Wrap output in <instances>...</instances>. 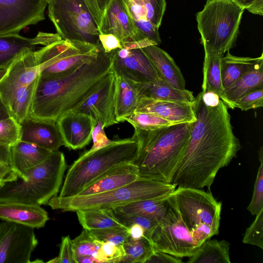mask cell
<instances>
[{"label": "cell", "instance_id": "6da1fadb", "mask_svg": "<svg viewBox=\"0 0 263 263\" xmlns=\"http://www.w3.org/2000/svg\"><path fill=\"white\" fill-rule=\"evenodd\" d=\"M193 107L196 119L172 183L201 189L210 187L219 170L229 165L241 145L222 100L216 105H208L200 92L195 97Z\"/></svg>", "mask_w": 263, "mask_h": 263}, {"label": "cell", "instance_id": "7a4b0ae2", "mask_svg": "<svg viewBox=\"0 0 263 263\" xmlns=\"http://www.w3.org/2000/svg\"><path fill=\"white\" fill-rule=\"evenodd\" d=\"M111 52L100 43L97 56L66 76H39L29 117L57 122L64 114L81 105L112 72Z\"/></svg>", "mask_w": 263, "mask_h": 263}, {"label": "cell", "instance_id": "3957f363", "mask_svg": "<svg viewBox=\"0 0 263 263\" xmlns=\"http://www.w3.org/2000/svg\"><path fill=\"white\" fill-rule=\"evenodd\" d=\"M192 125L173 124L153 130L134 128L132 138L138 145L134 164L139 177L172 183L187 145Z\"/></svg>", "mask_w": 263, "mask_h": 263}, {"label": "cell", "instance_id": "277c9868", "mask_svg": "<svg viewBox=\"0 0 263 263\" xmlns=\"http://www.w3.org/2000/svg\"><path fill=\"white\" fill-rule=\"evenodd\" d=\"M66 163L63 153L52 152L42 163L26 171L23 179L16 175L0 189V203L48 204L62 184Z\"/></svg>", "mask_w": 263, "mask_h": 263}, {"label": "cell", "instance_id": "5b68a950", "mask_svg": "<svg viewBox=\"0 0 263 263\" xmlns=\"http://www.w3.org/2000/svg\"><path fill=\"white\" fill-rule=\"evenodd\" d=\"M138 149L132 138L114 140L92 152L86 151L69 167L59 195L61 198L77 195L82 190L112 169L134 163Z\"/></svg>", "mask_w": 263, "mask_h": 263}, {"label": "cell", "instance_id": "8992f818", "mask_svg": "<svg viewBox=\"0 0 263 263\" xmlns=\"http://www.w3.org/2000/svg\"><path fill=\"white\" fill-rule=\"evenodd\" d=\"M173 183L140 177L135 181L110 191L87 195L61 198L52 197L48 204L53 210L76 212L85 209L112 210L131 202L164 198L176 189Z\"/></svg>", "mask_w": 263, "mask_h": 263}, {"label": "cell", "instance_id": "52a82bcc", "mask_svg": "<svg viewBox=\"0 0 263 263\" xmlns=\"http://www.w3.org/2000/svg\"><path fill=\"white\" fill-rule=\"evenodd\" d=\"M243 11L233 0H207L196 15L203 48L223 55L232 48Z\"/></svg>", "mask_w": 263, "mask_h": 263}, {"label": "cell", "instance_id": "ba28073f", "mask_svg": "<svg viewBox=\"0 0 263 263\" xmlns=\"http://www.w3.org/2000/svg\"><path fill=\"white\" fill-rule=\"evenodd\" d=\"M48 16L62 39L98 45V26L85 0H49Z\"/></svg>", "mask_w": 263, "mask_h": 263}, {"label": "cell", "instance_id": "9c48e42d", "mask_svg": "<svg viewBox=\"0 0 263 263\" xmlns=\"http://www.w3.org/2000/svg\"><path fill=\"white\" fill-rule=\"evenodd\" d=\"M98 45L62 39L34 51L40 76H66L98 55Z\"/></svg>", "mask_w": 263, "mask_h": 263}, {"label": "cell", "instance_id": "30bf717a", "mask_svg": "<svg viewBox=\"0 0 263 263\" xmlns=\"http://www.w3.org/2000/svg\"><path fill=\"white\" fill-rule=\"evenodd\" d=\"M168 199L190 232L197 226L205 224L218 234L222 202L217 201L211 192L178 186Z\"/></svg>", "mask_w": 263, "mask_h": 263}, {"label": "cell", "instance_id": "8fae6325", "mask_svg": "<svg viewBox=\"0 0 263 263\" xmlns=\"http://www.w3.org/2000/svg\"><path fill=\"white\" fill-rule=\"evenodd\" d=\"M168 199V197H167ZM165 215L153 231L149 241L155 252L165 253L179 258L189 257L200 247L192 238L175 208L169 201Z\"/></svg>", "mask_w": 263, "mask_h": 263}, {"label": "cell", "instance_id": "7c38bea8", "mask_svg": "<svg viewBox=\"0 0 263 263\" xmlns=\"http://www.w3.org/2000/svg\"><path fill=\"white\" fill-rule=\"evenodd\" d=\"M33 228L12 222L0 223V263H29L38 240Z\"/></svg>", "mask_w": 263, "mask_h": 263}, {"label": "cell", "instance_id": "4fadbf2b", "mask_svg": "<svg viewBox=\"0 0 263 263\" xmlns=\"http://www.w3.org/2000/svg\"><path fill=\"white\" fill-rule=\"evenodd\" d=\"M45 0H0V35L18 34L45 19Z\"/></svg>", "mask_w": 263, "mask_h": 263}, {"label": "cell", "instance_id": "5bb4252c", "mask_svg": "<svg viewBox=\"0 0 263 263\" xmlns=\"http://www.w3.org/2000/svg\"><path fill=\"white\" fill-rule=\"evenodd\" d=\"M111 69L116 76L134 82L158 81L160 79L142 48L122 47L111 52Z\"/></svg>", "mask_w": 263, "mask_h": 263}, {"label": "cell", "instance_id": "9a60e30c", "mask_svg": "<svg viewBox=\"0 0 263 263\" xmlns=\"http://www.w3.org/2000/svg\"><path fill=\"white\" fill-rule=\"evenodd\" d=\"M114 72L85 101L71 111L91 116L103 128L118 123L116 116Z\"/></svg>", "mask_w": 263, "mask_h": 263}, {"label": "cell", "instance_id": "2e32d148", "mask_svg": "<svg viewBox=\"0 0 263 263\" xmlns=\"http://www.w3.org/2000/svg\"><path fill=\"white\" fill-rule=\"evenodd\" d=\"M100 34H112L122 43L146 37L136 27L125 0H110L101 18Z\"/></svg>", "mask_w": 263, "mask_h": 263}, {"label": "cell", "instance_id": "e0dca14e", "mask_svg": "<svg viewBox=\"0 0 263 263\" xmlns=\"http://www.w3.org/2000/svg\"><path fill=\"white\" fill-rule=\"evenodd\" d=\"M40 75L34 51H25L8 68L0 81V95L4 103L16 91L35 81Z\"/></svg>", "mask_w": 263, "mask_h": 263}, {"label": "cell", "instance_id": "ac0fdd59", "mask_svg": "<svg viewBox=\"0 0 263 263\" xmlns=\"http://www.w3.org/2000/svg\"><path fill=\"white\" fill-rule=\"evenodd\" d=\"M64 145L71 149H81L88 145L97 122L86 114L69 111L56 122Z\"/></svg>", "mask_w": 263, "mask_h": 263}, {"label": "cell", "instance_id": "d6986e66", "mask_svg": "<svg viewBox=\"0 0 263 263\" xmlns=\"http://www.w3.org/2000/svg\"><path fill=\"white\" fill-rule=\"evenodd\" d=\"M62 39L57 33L43 32L33 38L19 34L0 35V69L8 68L25 51L34 50L37 45L47 46Z\"/></svg>", "mask_w": 263, "mask_h": 263}, {"label": "cell", "instance_id": "ffe728a7", "mask_svg": "<svg viewBox=\"0 0 263 263\" xmlns=\"http://www.w3.org/2000/svg\"><path fill=\"white\" fill-rule=\"evenodd\" d=\"M20 124V140L54 152L64 145L56 122L27 117Z\"/></svg>", "mask_w": 263, "mask_h": 263}, {"label": "cell", "instance_id": "44dd1931", "mask_svg": "<svg viewBox=\"0 0 263 263\" xmlns=\"http://www.w3.org/2000/svg\"><path fill=\"white\" fill-rule=\"evenodd\" d=\"M135 111L157 115L173 124L193 122L195 117L193 104L139 97Z\"/></svg>", "mask_w": 263, "mask_h": 263}, {"label": "cell", "instance_id": "7402d4cb", "mask_svg": "<svg viewBox=\"0 0 263 263\" xmlns=\"http://www.w3.org/2000/svg\"><path fill=\"white\" fill-rule=\"evenodd\" d=\"M139 178L138 167L135 164H124L89 184L77 195L87 196L107 192L133 182Z\"/></svg>", "mask_w": 263, "mask_h": 263}, {"label": "cell", "instance_id": "603a6c76", "mask_svg": "<svg viewBox=\"0 0 263 263\" xmlns=\"http://www.w3.org/2000/svg\"><path fill=\"white\" fill-rule=\"evenodd\" d=\"M0 219L33 229L44 227L49 220L47 212L40 205L22 203H0Z\"/></svg>", "mask_w": 263, "mask_h": 263}, {"label": "cell", "instance_id": "cb8c5ba5", "mask_svg": "<svg viewBox=\"0 0 263 263\" xmlns=\"http://www.w3.org/2000/svg\"><path fill=\"white\" fill-rule=\"evenodd\" d=\"M9 152L11 169L22 179L27 170L42 163L52 152L20 140L9 147Z\"/></svg>", "mask_w": 263, "mask_h": 263}, {"label": "cell", "instance_id": "d4e9b609", "mask_svg": "<svg viewBox=\"0 0 263 263\" xmlns=\"http://www.w3.org/2000/svg\"><path fill=\"white\" fill-rule=\"evenodd\" d=\"M263 88L262 53L256 63L246 73L228 87L224 89L220 99L227 107L231 108L232 104L248 93Z\"/></svg>", "mask_w": 263, "mask_h": 263}, {"label": "cell", "instance_id": "484cf974", "mask_svg": "<svg viewBox=\"0 0 263 263\" xmlns=\"http://www.w3.org/2000/svg\"><path fill=\"white\" fill-rule=\"evenodd\" d=\"M142 49L149 59L161 80L177 88L185 89V82L181 70L165 51L156 45Z\"/></svg>", "mask_w": 263, "mask_h": 263}, {"label": "cell", "instance_id": "4316f807", "mask_svg": "<svg viewBox=\"0 0 263 263\" xmlns=\"http://www.w3.org/2000/svg\"><path fill=\"white\" fill-rule=\"evenodd\" d=\"M133 82L139 97L190 104H193L195 101L192 91L177 88L161 79L156 81Z\"/></svg>", "mask_w": 263, "mask_h": 263}, {"label": "cell", "instance_id": "83f0119b", "mask_svg": "<svg viewBox=\"0 0 263 263\" xmlns=\"http://www.w3.org/2000/svg\"><path fill=\"white\" fill-rule=\"evenodd\" d=\"M115 112L119 123L124 122L125 118L135 112L139 96L132 81L115 74Z\"/></svg>", "mask_w": 263, "mask_h": 263}, {"label": "cell", "instance_id": "f1b7e54d", "mask_svg": "<svg viewBox=\"0 0 263 263\" xmlns=\"http://www.w3.org/2000/svg\"><path fill=\"white\" fill-rule=\"evenodd\" d=\"M167 197L135 201L116 206L112 210L117 216L140 215L159 221L169 206Z\"/></svg>", "mask_w": 263, "mask_h": 263}, {"label": "cell", "instance_id": "f546056e", "mask_svg": "<svg viewBox=\"0 0 263 263\" xmlns=\"http://www.w3.org/2000/svg\"><path fill=\"white\" fill-rule=\"evenodd\" d=\"M80 223L87 230L109 228H128L123 224L112 210L85 209L76 211Z\"/></svg>", "mask_w": 263, "mask_h": 263}, {"label": "cell", "instance_id": "4dcf8cb0", "mask_svg": "<svg viewBox=\"0 0 263 263\" xmlns=\"http://www.w3.org/2000/svg\"><path fill=\"white\" fill-rule=\"evenodd\" d=\"M259 57H241L233 55L228 51L220 61V74L223 89H225L249 71Z\"/></svg>", "mask_w": 263, "mask_h": 263}, {"label": "cell", "instance_id": "1f68e13d", "mask_svg": "<svg viewBox=\"0 0 263 263\" xmlns=\"http://www.w3.org/2000/svg\"><path fill=\"white\" fill-rule=\"evenodd\" d=\"M230 243L226 240L208 239L189 257L187 263H231Z\"/></svg>", "mask_w": 263, "mask_h": 263}, {"label": "cell", "instance_id": "d6a6232c", "mask_svg": "<svg viewBox=\"0 0 263 263\" xmlns=\"http://www.w3.org/2000/svg\"><path fill=\"white\" fill-rule=\"evenodd\" d=\"M202 93L213 92L219 98L223 89L220 74V61L223 55L204 48Z\"/></svg>", "mask_w": 263, "mask_h": 263}, {"label": "cell", "instance_id": "836d02e7", "mask_svg": "<svg viewBox=\"0 0 263 263\" xmlns=\"http://www.w3.org/2000/svg\"><path fill=\"white\" fill-rule=\"evenodd\" d=\"M37 79L14 93L6 103L11 116L19 123L29 116Z\"/></svg>", "mask_w": 263, "mask_h": 263}, {"label": "cell", "instance_id": "e575fe53", "mask_svg": "<svg viewBox=\"0 0 263 263\" xmlns=\"http://www.w3.org/2000/svg\"><path fill=\"white\" fill-rule=\"evenodd\" d=\"M123 247L125 255L121 263H145L155 252L150 241L145 237L137 240L128 237Z\"/></svg>", "mask_w": 263, "mask_h": 263}, {"label": "cell", "instance_id": "d590c367", "mask_svg": "<svg viewBox=\"0 0 263 263\" xmlns=\"http://www.w3.org/2000/svg\"><path fill=\"white\" fill-rule=\"evenodd\" d=\"M124 121L129 123L134 128L153 130L173 124L172 122L153 114L135 111L125 118Z\"/></svg>", "mask_w": 263, "mask_h": 263}, {"label": "cell", "instance_id": "8d00e7d4", "mask_svg": "<svg viewBox=\"0 0 263 263\" xmlns=\"http://www.w3.org/2000/svg\"><path fill=\"white\" fill-rule=\"evenodd\" d=\"M72 241L76 258L84 256H93L103 243L90 231L86 229H84Z\"/></svg>", "mask_w": 263, "mask_h": 263}, {"label": "cell", "instance_id": "74e56055", "mask_svg": "<svg viewBox=\"0 0 263 263\" xmlns=\"http://www.w3.org/2000/svg\"><path fill=\"white\" fill-rule=\"evenodd\" d=\"M260 166L254 183L252 199L247 210L253 215H256L263 210V151L261 146L258 152Z\"/></svg>", "mask_w": 263, "mask_h": 263}, {"label": "cell", "instance_id": "f35d334b", "mask_svg": "<svg viewBox=\"0 0 263 263\" xmlns=\"http://www.w3.org/2000/svg\"><path fill=\"white\" fill-rule=\"evenodd\" d=\"M20 139L19 123L11 116L0 120V145L9 148Z\"/></svg>", "mask_w": 263, "mask_h": 263}, {"label": "cell", "instance_id": "ab89813d", "mask_svg": "<svg viewBox=\"0 0 263 263\" xmlns=\"http://www.w3.org/2000/svg\"><path fill=\"white\" fill-rule=\"evenodd\" d=\"M125 255L123 246L103 242L93 257L100 263H121Z\"/></svg>", "mask_w": 263, "mask_h": 263}, {"label": "cell", "instance_id": "60d3db41", "mask_svg": "<svg viewBox=\"0 0 263 263\" xmlns=\"http://www.w3.org/2000/svg\"><path fill=\"white\" fill-rule=\"evenodd\" d=\"M128 228L115 227L104 229L89 230L98 240L123 246L129 237Z\"/></svg>", "mask_w": 263, "mask_h": 263}, {"label": "cell", "instance_id": "b9f144b4", "mask_svg": "<svg viewBox=\"0 0 263 263\" xmlns=\"http://www.w3.org/2000/svg\"><path fill=\"white\" fill-rule=\"evenodd\" d=\"M242 242L263 249V210L256 215V218L246 229Z\"/></svg>", "mask_w": 263, "mask_h": 263}, {"label": "cell", "instance_id": "7bdbcfd3", "mask_svg": "<svg viewBox=\"0 0 263 263\" xmlns=\"http://www.w3.org/2000/svg\"><path fill=\"white\" fill-rule=\"evenodd\" d=\"M263 106V88L248 93L234 102L231 109L238 108L241 110L255 109Z\"/></svg>", "mask_w": 263, "mask_h": 263}, {"label": "cell", "instance_id": "ee69618b", "mask_svg": "<svg viewBox=\"0 0 263 263\" xmlns=\"http://www.w3.org/2000/svg\"><path fill=\"white\" fill-rule=\"evenodd\" d=\"M117 216L121 222L127 227L134 223L142 227L145 231V237L149 240L153 231L159 222L150 217L140 215H117Z\"/></svg>", "mask_w": 263, "mask_h": 263}, {"label": "cell", "instance_id": "f6af8a7d", "mask_svg": "<svg viewBox=\"0 0 263 263\" xmlns=\"http://www.w3.org/2000/svg\"><path fill=\"white\" fill-rule=\"evenodd\" d=\"M147 12V18L158 28L160 26L165 11V0H144Z\"/></svg>", "mask_w": 263, "mask_h": 263}, {"label": "cell", "instance_id": "bcb514c9", "mask_svg": "<svg viewBox=\"0 0 263 263\" xmlns=\"http://www.w3.org/2000/svg\"><path fill=\"white\" fill-rule=\"evenodd\" d=\"M58 257L59 263H77L72 241L69 235L62 237Z\"/></svg>", "mask_w": 263, "mask_h": 263}, {"label": "cell", "instance_id": "7dc6e473", "mask_svg": "<svg viewBox=\"0 0 263 263\" xmlns=\"http://www.w3.org/2000/svg\"><path fill=\"white\" fill-rule=\"evenodd\" d=\"M93 145L88 150L92 152L109 145L114 142V140L109 139L104 132V128L100 123H97L94 126L91 135Z\"/></svg>", "mask_w": 263, "mask_h": 263}, {"label": "cell", "instance_id": "c3c4849f", "mask_svg": "<svg viewBox=\"0 0 263 263\" xmlns=\"http://www.w3.org/2000/svg\"><path fill=\"white\" fill-rule=\"evenodd\" d=\"M196 243L200 246L204 242L217 234L209 226L203 224L197 226L190 232Z\"/></svg>", "mask_w": 263, "mask_h": 263}, {"label": "cell", "instance_id": "681fc988", "mask_svg": "<svg viewBox=\"0 0 263 263\" xmlns=\"http://www.w3.org/2000/svg\"><path fill=\"white\" fill-rule=\"evenodd\" d=\"M99 39L102 48L107 53L122 48V42L112 34H100Z\"/></svg>", "mask_w": 263, "mask_h": 263}, {"label": "cell", "instance_id": "f907efd6", "mask_svg": "<svg viewBox=\"0 0 263 263\" xmlns=\"http://www.w3.org/2000/svg\"><path fill=\"white\" fill-rule=\"evenodd\" d=\"M242 9L260 15H263V0H233Z\"/></svg>", "mask_w": 263, "mask_h": 263}, {"label": "cell", "instance_id": "816d5d0a", "mask_svg": "<svg viewBox=\"0 0 263 263\" xmlns=\"http://www.w3.org/2000/svg\"><path fill=\"white\" fill-rule=\"evenodd\" d=\"M147 262L182 263L180 258L160 252H154Z\"/></svg>", "mask_w": 263, "mask_h": 263}, {"label": "cell", "instance_id": "f5cc1de1", "mask_svg": "<svg viewBox=\"0 0 263 263\" xmlns=\"http://www.w3.org/2000/svg\"><path fill=\"white\" fill-rule=\"evenodd\" d=\"M122 47L127 49L143 48L156 44L147 37L135 41H126L122 43Z\"/></svg>", "mask_w": 263, "mask_h": 263}, {"label": "cell", "instance_id": "db71d44e", "mask_svg": "<svg viewBox=\"0 0 263 263\" xmlns=\"http://www.w3.org/2000/svg\"><path fill=\"white\" fill-rule=\"evenodd\" d=\"M129 237L133 239H140L145 237L143 228L137 224H133L128 227Z\"/></svg>", "mask_w": 263, "mask_h": 263}, {"label": "cell", "instance_id": "11a10c76", "mask_svg": "<svg viewBox=\"0 0 263 263\" xmlns=\"http://www.w3.org/2000/svg\"><path fill=\"white\" fill-rule=\"evenodd\" d=\"M13 172L9 163L5 162L0 163V189L4 182L10 178Z\"/></svg>", "mask_w": 263, "mask_h": 263}, {"label": "cell", "instance_id": "9f6ffc18", "mask_svg": "<svg viewBox=\"0 0 263 263\" xmlns=\"http://www.w3.org/2000/svg\"><path fill=\"white\" fill-rule=\"evenodd\" d=\"M87 6L96 22L98 28L101 20V14L97 6L96 0H85ZM99 29V28H98Z\"/></svg>", "mask_w": 263, "mask_h": 263}, {"label": "cell", "instance_id": "6f0895ef", "mask_svg": "<svg viewBox=\"0 0 263 263\" xmlns=\"http://www.w3.org/2000/svg\"><path fill=\"white\" fill-rule=\"evenodd\" d=\"M202 93V98L205 103L210 106H215L218 104L220 101L219 97L213 92Z\"/></svg>", "mask_w": 263, "mask_h": 263}, {"label": "cell", "instance_id": "680465c9", "mask_svg": "<svg viewBox=\"0 0 263 263\" xmlns=\"http://www.w3.org/2000/svg\"><path fill=\"white\" fill-rule=\"evenodd\" d=\"M11 116L9 110L0 95V120Z\"/></svg>", "mask_w": 263, "mask_h": 263}, {"label": "cell", "instance_id": "91938a15", "mask_svg": "<svg viewBox=\"0 0 263 263\" xmlns=\"http://www.w3.org/2000/svg\"><path fill=\"white\" fill-rule=\"evenodd\" d=\"M9 148L0 145V161L9 163Z\"/></svg>", "mask_w": 263, "mask_h": 263}, {"label": "cell", "instance_id": "94428289", "mask_svg": "<svg viewBox=\"0 0 263 263\" xmlns=\"http://www.w3.org/2000/svg\"><path fill=\"white\" fill-rule=\"evenodd\" d=\"M77 263H98L97 260L93 256H84L76 258Z\"/></svg>", "mask_w": 263, "mask_h": 263}, {"label": "cell", "instance_id": "6125c7cd", "mask_svg": "<svg viewBox=\"0 0 263 263\" xmlns=\"http://www.w3.org/2000/svg\"><path fill=\"white\" fill-rule=\"evenodd\" d=\"M109 1L110 0H96L101 14V18Z\"/></svg>", "mask_w": 263, "mask_h": 263}, {"label": "cell", "instance_id": "be15d7a7", "mask_svg": "<svg viewBox=\"0 0 263 263\" xmlns=\"http://www.w3.org/2000/svg\"><path fill=\"white\" fill-rule=\"evenodd\" d=\"M8 68L0 69V81L4 77L7 72Z\"/></svg>", "mask_w": 263, "mask_h": 263}, {"label": "cell", "instance_id": "e7e4bbea", "mask_svg": "<svg viewBox=\"0 0 263 263\" xmlns=\"http://www.w3.org/2000/svg\"><path fill=\"white\" fill-rule=\"evenodd\" d=\"M48 262H51V263H59V258L58 257H57L53 259H52L51 260L48 261Z\"/></svg>", "mask_w": 263, "mask_h": 263}, {"label": "cell", "instance_id": "03108f58", "mask_svg": "<svg viewBox=\"0 0 263 263\" xmlns=\"http://www.w3.org/2000/svg\"><path fill=\"white\" fill-rule=\"evenodd\" d=\"M45 1H46L47 2H48L49 0H45Z\"/></svg>", "mask_w": 263, "mask_h": 263}, {"label": "cell", "instance_id": "003e7915", "mask_svg": "<svg viewBox=\"0 0 263 263\" xmlns=\"http://www.w3.org/2000/svg\"><path fill=\"white\" fill-rule=\"evenodd\" d=\"M2 162H2V161H0V163H2Z\"/></svg>", "mask_w": 263, "mask_h": 263}]
</instances>
